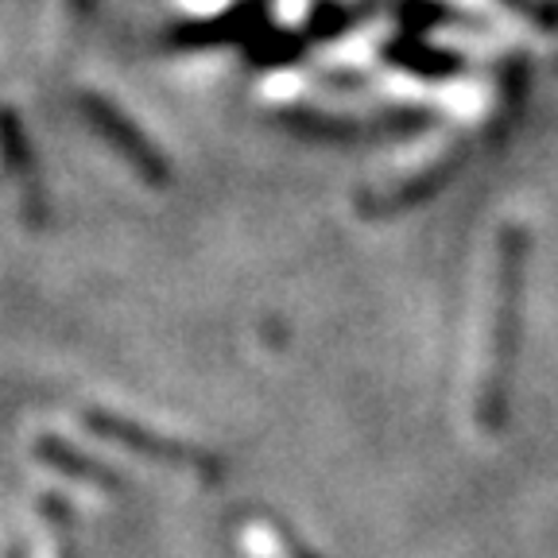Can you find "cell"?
I'll list each match as a JSON object with an SVG mask.
<instances>
[{
	"instance_id": "cell-1",
	"label": "cell",
	"mask_w": 558,
	"mask_h": 558,
	"mask_svg": "<svg viewBox=\"0 0 558 558\" xmlns=\"http://www.w3.org/2000/svg\"><path fill=\"white\" fill-rule=\"evenodd\" d=\"M512 244H500V256H497V271H493V303L485 306V330H481V400L493 396V380H497V368H500V345H505V318H508V291H512Z\"/></svg>"
}]
</instances>
